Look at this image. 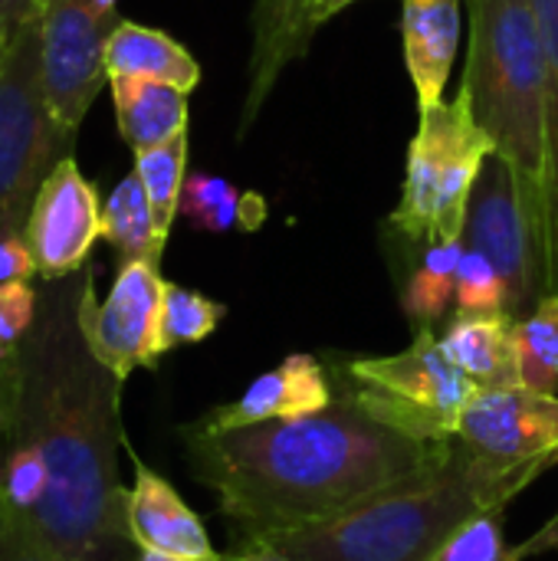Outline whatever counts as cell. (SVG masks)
Returning a JSON list of instances; mask_svg holds the SVG:
<instances>
[{"instance_id":"d6986e66","label":"cell","mask_w":558,"mask_h":561,"mask_svg":"<svg viewBox=\"0 0 558 561\" xmlns=\"http://www.w3.org/2000/svg\"><path fill=\"white\" fill-rule=\"evenodd\" d=\"M109 85L118 131L132 151L155 148L178 135H187V92L168 82L132 76H112Z\"/></svg>"},{"instance_id":"7402d4cb","label":"cell","mask_w":558,"mask_h":561,"mask_svg":"<svg viewBox=\"0 0 558 561\" xmlns=\"http://www.w3.org/2000/svg\"><path fill=\"white\" fill-rule=\"evenodd\" d=\"M467 243L464 240H437L428 243V253L414 276L408 279L401 293V309L411 319L414 329H431L441 322L457 299V270L464 260Z\"/></svg>"},{"instance_id":"484cf974","label":"cell","mask_w":558,"mask_h":561,"mask_svg":"<svg viewBox=\"0 0 558 561\" xmlns=\"http://www.w3.org/2000/svg\"><path fill=\"white\" fill-rule=\"evenodd\" d=\"M224 316H227L224 302H217L197 289L168 283L164 299H161V325H158L161 352L168 355L181 345H197V342L210 339L217 332V325L224 322Z\"/></svg>"},{"instance_id":"74e56055","label":"cell","mask_w":558,"mask_h":561,"mask_svg":"<svg viewBox=\"0 0 558 561\" xmlns=\"http://www.w3.org/2000/svg\"><path fill=\"white\" fill-rule=\"evenodd\" d=\"M3 431H7V417L0 414V444H3Z\"/></svg>"},{"instance_id":"d4e9b609","label":"cell","mask_w":558,"mask_h":561,"mask_svg":"<svg viewBox=\"0 0 558 561\" xmlns=\"http://www.w3.org/2000/svg\"><path fill=\"white\" fill-rule=\"evenodd\" d=\"M184 168H187V135L135 151V174L148 194L151 214L164 237L171 233V224L181 210V191L187 181Z\"/></svg>"},{"instance_id":"8fae6325","label":"cell","mask_w":558,"mask_h":561,"mask_svg":"<svg viewBox=\"0 0 558 561\" xmlns=\"http://www.w3.org/2000/svg\"><path fill=\"white\" fill-rule=\"evenodd\" d=\"M164 286L168 279H161L158 263L151 260H125L102 302H95L92 273L86 279L79 302L86 342L122 381H128L135 368H155L164 355L158 339Z\"/></svg>"},{"instance_id":"4316f807","label":"cell","mask_w":558,"mask_h":561,"mask_svg":"<svg viewBox=\"0 0 558 561\" xmlns=\"http://www.w3.org/2000/svg\"><path fill=\"white\" fill-rule=\"evenodd\" d=\"M539 552L543 549L536 536L523 546H513L506 539L503 513H483L464 523L431 561H526Z\"/></svg>"},{"instance_id":"ac0fdd59","label":"cell","mask_w":558,"mask_h":561,"mask_svg":"<svg viewBox=\"0 0 558 561\" xmlns=\"http://www.w3.org/2000/svg\"><path fill=\"white\" fill-rule=\"evenodd\" d=\"M105 72L168 82L181 92H194L201 82V66L174 36L141 26L135 20H118L105 39Z\"/></svg>"},{"instance_id":"7a4b0ae2","label":"cell","mask_w":558,"mask_h":561,"mask_svg":"<svg viewBox=\"0 0 558 561\" xmlns=\"http://www.w3.org/2000/svg\"><path fill=\"white\" fill-rule=\"evenodd\" d=\"M191 473L243 539L332 519L355 503L437 470L454 440H418L375 421L342 385L326 411L237 431H181Z\"/></svg>"},{"instance_id":"83f0119b","label":"cell","mask_w":558,"mask_h":561,"mask_svg":"<svg viewBox=\"0 0 558 561\" xmlns=\"http://www.w3.org/2000/svg\"><path fill=\"white\" fill-rule=\"evenodd\" d=\"M457 316H510V293L500 270L480 253L464 250L457 270Z\"/></svg>"},{"instance_id":"836d02e7","label":"cell","mask_w":558,"mask_h":561,"mask_svg":"<svg viewBox=\"0 0 558 561\" xmlns=\"http://www.w3.org/2000/svg\"><path fill=\"white\" fill-rule=\"evenodd\" d=\"M536 539H539V549H543V552H549V549L558 552V516L549 523V526H546V529H539V533H536Z\"/></svg>"},{"instance_id":"f35d334b","label":"cell","mask_w":558,"mask_h":561,"mask_svg":"<svg viewBox=\"0 0 558 561\" xmlns=\"http://www.w3.org/2000/svg\"><path fill=\"white\" fill-rule=\"evenodd\" d=\"M0 414H3V411H0ZM3 417H7V414H3Z\"/></svg>"},{"instance_id":"cb8c5ba5","label":"cell","mask_w":558,"mask_h":561,"mask_svg":"<svg viewBox=\"0 0 558 561\" xmlns=\"http://www.w3.org/2000/svg\"><path fill=\"white\" fill-rule=\"evenodd\" d=\"M520 381L533 391L558 394V293L536 302V309L516 319Z\"/></svg>"},{"instance_id":"ffe728a7","label":"cell","mask_w":558,"mask_h":561,"mask_svg":"<svg viewBox=\"0 0 558 561\" xmlns=\"http://www.w3.org/2000/svg\"><path fill=\"white\" fill-rule=\"evenodd\" d=\"M181 217L204 233H227V230H260L270 217L266 201L257 191H237L227 178L217 174H187L181 191Z\"/></svg>"},{"instance_id":"ba28073f","label":"cell","mask_w":558,"mask_h":561,"mask_svg":"<svg viewBox=\"0 0 558 561\" xmlns=\"http://www.w3.org/2000/svg\"><path fill=\"white\" fill-rule=\"evenodd\" d=\"M72 138L49 108L33 23L13 36L0 69V237L26 230L33 201Z\"/></svg>"},{"instance_id":"d6a6232c","label":"cell","mask_w":558,"mask_h":561,"mask_svg":"<svg viewBox=\"0 0 558 561\" xmlns=\"http://www.w3.org/2000/svg\"><path fill=\"white\" fill-rule=\"evenodd\" d=\"M355 0H309V16H312V23H316V30L326 23V20H332L335 13H342L345 7H352Z\"/></svg>"},{"instance_id":"4dcf8cb0","label":"cell","mask_w":558,"mask_h":561,"mask_svg":"<svg viewBox=\"0 0 558 561\" xmlns=\"http://www.w3.org/2000/svg\"><path fill=\"white\" fill-rule=\"evenodd\" d=\"M46 0H0V36L13 39L20 30L33 26L43 13Z\"/></svg>"},{"instance_id":"e575fe53","label":"cell","mask_w":558,"mask_h":561,"mask_svg":"<svg viewBox=\"0 0 558 561\" xmlns=\"http://www.w3.org/2000/svg\"><path fill=\"white\" fill-rule=\"evenodd\" d=\"M135 561H191V559H178V556H161V552H138Z\"/></svg>"},{"instance_id":"6da1fadb","label":"cell","mask_w":558,"mask_h":561,"mask_svg":"<svg viewBox=\"0 0 558 561\" xmlns=\"http://www.w3.org/2000/svg\"><path fill=\"white\" fill-rule=\"evenodd\" d=\"M89 270L53 279L20 348L0 444V483L66 561H135L118 480L122 378L89 348L79 302Z\"/></svg>"},{"instance_id":"277c9868","label":"cell","mask_w":558,"mask_h":561,"mask_svg":"<svg viewBox=\"0 0 558 561\" xmlns=\"http://www.w3.org/2000/svg\"><path fill=\"white\" fill-rule=\"evenodd\" d=\"M483 513L497 510L454 440L437 470L266 542L296 561H431L464 523Z\"/></svg>"},{"instance_id":"f546056e","label":"cell","mask_w":558,"mask_h":561,"mask_svg":"<svg viewBox=\"0 0 558 561\" xmlns=\"http://www.w3.org/2000/svg\"><path fill=\"white\" fill-rule=\"evenodd\" d=\"M33 276H39V270H36V260H33L26 237L23 233L0 237V286L30 283Z\"/></svg>"},{"instance_id":"f1b7e54d","label":"cell","mask_w":558,"mask_h":561,"mask_svg":"<svg viewBox=\"0 0 558 561\" xmlns=\"http://www.w3.org/2000/svg\"><path fill=\"white\" fill-rule=\"evenodd\" d=\"M0 561H66L39 523L0 483Z\"/></svg>"},{"instance_id":"1f68e13d","label":"cell","mask_w":558,"mask_h":561,"mask_svg":"<svg viewBox=\"0 0 558 561\" xmlns=\"http://www.w3.org/2000/svg\"><path fill=\"white\" fill-rule=\"evenodd\" d=\"M220 561H296L293 556L280 552L276 546H270L266 539H243L240 549H234L230 556H220Z\"/></svg>"},{"instance_id":"9c48e42d","label":"cell","mask_w":558,"mask_h":561,"mask_svg":"<svg viewBox=\"0 0 558 561\" xmlns=\"http://www.w3.org/2000/svg\"><path fill=\"white\" fill-rule=\"evenodd\" d=\"M464 243L480 250L500 270L513 319L529 316L539 299L553 296L543 224L526 201L520 174L497 151L487 158L474 184Z\"/></svg>"},{"instance_id":"5bb4252c","label":"cell","mask_w":558,"mask_h":561,"mask_svg":"<svg viewBox=\"0 0 558 561\" xmlns=\"http://www.w3.org/2000/svg\"><path fill=\"white\" fill-rule=\"evenodd\" d=\"M135 460V483L128 486L125 500V519L132 542L138 552H161L191 561H220L210 546V536L197 513L178 496V490L145 467V460Z\"/></svg>"},{"instance_id":"2e32d148","label":"cell","mask_w":558,"mask_h":561,"mask_svg":"<svg viewBox=\"0 0 558 561\" xmlns=\"http://www.w3.org/2000/svg\"><path fill=\"white\" fill-rule=\"evenodd\" d=\"M460 7L464 0H405L401 7L405 62L414 82L418 112H431L444 102L460 43Z\"/></svg>"},{"instance_id":"8992f818","label":"cell","mask_w":558,"mask_h":561,"mask_svg":"<svg viewBox=\"0 0 558 561\" xmlns=\"http://www.w3.org/2000/svg\"><path fill=\"white\" fill-rule=\"evenodd\" d=\"M375 421L418 440H454L460 414L477 385L447 358L434 329H414V342L398 355L349 358L332 368Z\"/></svg>"},{"instance_id":"44dd1931","label":"cell","mask_w":558,"mask_h":561,"mask_svg":"<svg viewBox=\"0 0 558 561\" xmlns=\"http://www.w3.org/2000/svg\"><path fill=\"white\" fill-rule=\"evenodd\" d=\"M102 240L125 260H151L161 263L168 237L161 233L148 194L138 181V174H125L109 201L102 204Z\"/></svg>"},{"instance_id":"603a6c76","label":"cell","mask_w":558,"mask_h":561,"mask_svg":"<svg viewBox=\"0 0 558 561\" xmlns=\"http://www.w3.org/2000/svg\"><path fill=\"white\" fill-rule=\"evenodd\" d=\"M546 49V135H549V184H546V256L549 289L558 293V0H533Z\"/></svg>"},{"instance_id":"30bf717a","label":"cell","mask_w":558,"mask_h":561,"mask_svg":"<svg viewBox=\"0 0 558 561\" xmlns=\"http://www.w3.org/2000/svg\"><path fill=\"white\" fill-rule=\"evenodd\" d=\"M118 23L92 0H46L36 20L43 89L56 122L76 135L89 105L109 82L105 39Z\"/></svg>"},{"instance_id":"5b68a950","label":"cell","mask_w":558,"mask_h":561,"mask_svg":"<svg viewBox=\"0 0 558 561\" xmlns=\"http://www.w3.org/2000/svg\"><path fill=\"white\" fill-rule=\"evenodd\" d=\"M493 138L474 122L467 99L421 112L391 224L414 243L464 240L474 184L493 154Z\"/></svg>"},{"instance_id":"52a82bcc","label":"cell","mask_w":558,"mask_h":561,"mask_svg":"<svg viewBox=\"0 0 558 561\" xmlns=\"http://www.w3.org/2000/svg\"><path fill=\"white\" fill-rule=\"evenodd\" d=\"M454 440L490 506L503 513L523 490L558 467V394L526 385L477 388Z\"/></svg>"},{"instance_id":"7c38bea8","label":"cell","mask_w":558,"mask_h":561,"mask_svg":"<svg viewBox=\"0 0 558 561\" xmlns=\"http://www.w3.org/2000/svg\"><path fill=\"white\" fill-rule=\"evenodd\" d=\"M23 237L46 283L86 270L95 240H102V204L95 184L82 178L72 154H66L43 181Z\"/></svg>"},{"instance_id":"e0dca14e","label":"cell","mask_w":558,"mask_h":561,"mask_svg":"<svg viewBox=\"0 0 558 561\" xmlns=\"http://www.w3.org/2000/svg\"><path fill=\"white\" fill-rule=\"evenodd\" d=\"M441 348L477 388L523 385L513 316H454Z\"/></svg>"},{"instance_id":"9a60e30c","label":"cell","mask_w":558,"mask_h":561,"mask_svg":"<svg viewBox=\"0 0 558 561\" xmlns=\"http://www.w3.org/2000/svg\"><path fill=\"white\" fill-rule=\"evenodd\" d=\"M316 36V23L309 16V0H257L253 7V49L247 66V95L240 135H247L273 95L280 76L303 59L309 39Z\"/></svg>"},{"instance_id":"d590c367","label":"cell","mask_w":558,"mask_h":561,"mask_svg":"<svg viewBox=\"0 0 558 561\" xmlns=\"http://www.w3.org/2000/svg\"><path fill=\"white\" fill-rule=\"evenodd\" d=\"M92 3H95L102 13H115V3H118V0H92Z\"/></svg>"},{"instance_id":"4fadbf2b","label":"cell","mask_w":558,"mask_h":561,"mask_svg":"<svg viewBox=\"0 0 558 561\" xmlns=\"http://www.w3.org/2000/svg\"><path fill=\"white\" fill-rule=\"evenodd\" d=\"M335 401L332 368L306 352L286 355L276 368L250 381V388L227 404H217L201 421L204 431H237L263 421H286L326 411Z\"/></svg>"},{"instance_id":"3957f363","label":"cell","mask_w":558,"mask_h":561,"mask_svg":"<svg viewBox=\"0 0 558 561\" xmlns=\"http://www.w3.org/2000/svg\"><path fill=\"white\" fill-rule=\"evenodd\" d=\"M546 49L533 0H470V53L460 95L513 164L546 233L549 135Z\"/></svg>"},{"instance_id":"8d00e7d4","label":"cell","mask_w":558,"mask_h":561,"mask_svg":"<svg viewBox=\"0 0 558 561\" xmlns=\"http://www.w3.org/2000/svg\"><path fill=\"white\" fill-rule=\"evenodd\" d=\"M10 43H13V39H3V36H0V69H3V59H7V49H10Z\"/></svg>"}]
</instances>
